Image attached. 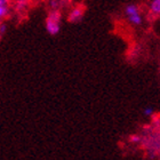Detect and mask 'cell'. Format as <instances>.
Returning <instances> with one entry per match:
<instances>
[{"mask_svg": "<svg viewBox=\"0 0 160 160\" xmlns=\"http://www.w3.org/2000/svg\"><path fill=\"white\" fill-rule=\"evenodd\" d=\"M125 15L128 22L134 27H140L143 23V16L141 14L140 7L135 3H129L125 7Z\"/></svg>", "mask_w": 160, "mask_h": 160, "instance_id": "obj_2", "label": "cell"}, {"mask_svg": "<svg viewBox=\"0 0 160 160\" xmlns=\"http://www.w3.org/2000/svg\"><path fill=\"white\" fill-rule=\"evenodd\" d=\"M150 12L156 16H160V0H151L150 2Z\"/></svg>", "mask_w": 160, "mask_h": 160, "instance_id": "obj_6", "label": "cell"}, {"mask_svg": "<svg viewBox=\"0 0 160 160\" xmlns=\"http://www.w3.org/2000/svg\"><path fill=\"white\" fill-rule=\"evenodd\" d=\"M6 31H7V25L5 23H1L0 24V34H1V37L6 33Z\"/></svg>", "mask_w": 160, "mask_h": 160, "instance_id": "obj_9", "label": "cell"}, {"mask_svg": "<svg viewBox=\"0 0 160 160\" xmlns=\"http://www.w3.org/2000/svg\"><path fill=\"white\" fill-rule=\"evenodd\" d=\"M83 14H85V10H83L82 7L80 6L74 7V8L71 9V12L68 15V21L70 23H78V22H80V21L82 20Z\"/></svg>", "mask_w": 160, "mask_h": 160, "instance_id": "obj_3", "label": "cell"}, {"mask_svg": "<svg viewBox=\"0 0 160 160\" xmlns=\"http://www.w3.org/2000/svg\"><path fill=\"white\" fill-rule=\"evenodd\" d=\"M129 141L134 144H138V143H141L142 138H141L140 135H137V134H133V135H130L129 136Z\"/></svg>", "mask_w": 160, "mask_h": 160, "instance_id": "obj_8", "label": "cell"}, {"mask_svg": "<svg viewBox=\"0 0 160 160\" xmlns=\"http://www.w3.org/2000/svg\"><path fill=\"white\" fill-rule=\"evenodd\" d=\"M10 12V1L9 0H0V17L6 18Z\"/></svg>", "mask_w": 160, "mask_h": 160, "instance_id": "obj_4", "label": "cell"}, {"mask_svg": "<svg viewBox=\"0 0 160 160\" xmlns=\"http://www.w3.org/2000/svg\"><path fill=\"white\" fill-rule=\"evenodd\" d=\"M47 33L50 36H56L60 33L62 27V14L58 10H52L46 17L45 22Z\"/></svg>", "mask_w": 160, "mask_h": 160, "instance_id": "obj_1", "label": "cell"}, {"mask_svg": "<svg viewBox=\"0 0 160 160\" xmlns=\"http://www.w3.org/2000/svg\"><path fill=\"white\" fill-rule=\"evenodd\" d=\"M154 113V110L152 107H147L143 109V116L144 117H151V116H153Z\"/></svg>", "mask_w": 160, "mask_h": 160, "instance_id": "obj_7", "label": "cell"}, {"mask_svg": "<svg viewBox=\"0 0 160 160\" xmlns=\"http://www.w3.org/2000/svg\"><path fill=\"white\" fill-rule=\"evenodd\" d=\"M29 2H30V0H16L15 1V12L18 14H22L24 13L25 10H27L28 6H29Z\"/></svg>", "mask_w": 160, "mask_h": 160, "instance_id": "obj_5", "label": "cell"}]
</instances>
